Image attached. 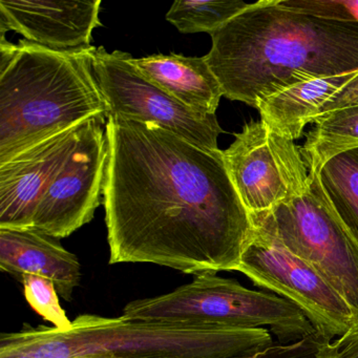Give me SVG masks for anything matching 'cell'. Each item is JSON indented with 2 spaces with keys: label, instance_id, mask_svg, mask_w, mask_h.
<instances>
[{
  "label": "cell",
  "instance_id": "6da1fadb",
  "mask_svg": "<svg viewBox=\"0 0 358 358\" xmlns=\"http://www.w3.org/2000/svg\"><path fill=\"white\" fill-rule=\"evenodd\" d=\"M103 196L110 264L186 274L238 269L253 231L223 152L150 123L108 117Z\"/></svg>",
  "mask_w": 358,
  "mask_h": 358
},
{
  "label": "cell",
  "instance_id": "7a4b0ae2",
  "mask_svg": "<svg viewBox=\"0 0 358 358\" xmlns=\"http://www.w3.org/2000/svg\"><path fill=\"white\" fill-rule=\"evenodd\" d=\"M210 36L204 57L223 95L255 108L303 81L358 71V22L301 13L280 0L252 3Z\"/></svg>",
  "mask_w": 358,
  "mask_h": 358
},
{
  "label": "cell",
  "instance_id": "3957f363",
  "mask_svg": "<svg viewBox=\"0 0 358 358\" xmlns=\"http://www.w3.org/2000/svg\"><path fill=\"white\" fill-rule=\"evenodd\" d=\"M96 47L50 49L0 39V164L90 119L108 118Z\"/></svg>",
  "mask_w": 358,
  "mask_h": 358
},
{
  "label": "cell",
  "instance_id": "277c9868",
  "mask_svg": "<svg viewBox=\"0 0 358 358\" xmlns=\"http://www.w3.org/2000/svg\"><path fill=\"white\" fill-rule=\"evenodd\" d=\"M72 328L24 324L6 335L12 351L27 358H248L274 345L268 329H234L173 322H133L83 314Z\"/></svg>",
  "mask_w": 358,
  "mask_h": 358
},
{
  "label": "cell",
  "instance_id": "5b68a950",
  "mask_svg": "<svg viewBox=\"0 0 358 358\" xmlns=\"http://www.w3.org/2000/svg\"><path fill=\"white\" fill-rule=\"evenodd\" d=\"M122 316L133 322L234 329L269 327L282 345L317 332L305 313L287 299L245 288L215 272L196 274L192 282L166 294L131 301Z\"/></svg>",
  "mask_w": 358,
  "mask_h": 358
},
{
  "label": "cell",
  "instance_id": "8992f818",
  "mask_svg": "<svg viewBox=\"0 0 358 358\" xmlns=\"http://www.w3.org/2000/svg\"><path fill=\"white\" fill-rule=\"evenodd\" d=\"M251 220L310 264L345 299L358 334V244L327 202L315 169H309L301 194Z\"/></svg>",
  "mask_w": 358,
  "mask_h": 358
},
{
  "label": "cell",
  "instance_id": "52a82bcc",
  "mask_svg": "<svg viewBox=\"0 0 358 358\" xmlns=\"http://www.w3.org/2000/svg\"><path fill=\"white\" fill-rule=\"evenodd\" d=\"M236 271L296 306L329 341L355 334L353 312L345 299L310 264L264 230L253 226Z\"/></svg>",
  "mask_w": 358,
  "mask_h": 358
},
{
  "label": "cell",
  "instance_id": "ba28073f",
  "mask_svg": "<svg viewBox=\"0 0 358 358\" xmlns=\"http://www.w3.org/2000/svg\"><path fill=\"white\" fill-rule=\"evenodd\" d=\"M125 52L96 48L93 70L108 106V117L158 125L208 150H219L223 133L215 115L194 112L144 78Z\"/></svg>",
  "mask_w": 358,
  "mask_h": 358
},
{
  "label": "cell",
  "instance_id": "9c48e42d",
  "mask_svg": "<svg viewBox=\"0 0 358 358\" xmlns=\"http://www.w3.org/2000/svg\"><path fill=\"white\" fill-rule=\"evenodd\" d=\"M232 184L250 215L271 210L301 194L309 183V167L293 140L250 121L222 150Z\"/></svg>",
  "mask_w": 358,
  "mask_h": 358
},
{
  "label": "cell",
  "instance_id": "30bf717a",
  "mask_svg": "<svg viewBox=\"0 0 358 358\" xmlns=\"http://www.w3.org/2000/svg\"><path fill=\"white\" fill-rule=\"evenodd\" d=\"M106 119H90L64 169L41 199L33 228L64 238L94 219L101 204L108 144Z\"/></svg>",
  "mask_w": 358,
  "mask_h": 358
},
{
  "label": "cell",
  "instance_id": "8fae6325",
  "mask_svg": "<svg viewBox=\"0 0 358 358\" xmlns=\"http://www.w3.org/2000/svg\"><path fill=\"white\" fill-rule=\"evenodd\" d=\"M87 122L0 164V228H33L41 199L76 148Z\"/></svg>",
  "mask_w": 358,
  "mask_h": 358
},
{
  "label": "cell",
  "instance_id": "7c38bea8",
  "mask_svg": "<svg viewBox=\"0 0 358 358\" xmlns=\"http://www.w3.org/2000/svg\"><path fill=\"white\" fill-rule=\"evenodd\" d=\"M100 8L101 0H0V33L14 31L60 51L91 47L94 30L102 27Z\"/></svg>",
  "mask_w": 358,
  "mask_h": 358
},
{
  "label": "cell",
  "instance_id": "4fadbf2b",
  "mask_svg": "<svg viewBox=\"0 0 358 358\" xmlns=\"http://www.w3.org/2000/svg\"><path fill=\"white\" fill-rule=\"evenodd\" d=\"M0 269L20 278L35 274L55 284L62 299L71 301L81 282V265L59 238L29 229L0 228Z\"/></svg>",
  "mask_w": 358,
  "mask_h": 358
},
{
  "label": "cell",
  "instance_id": "5bb4252c",
  "mask_svg": "<svg viewBox=\"0 0 358 358\" xmlns=\"http://www.w3.org/2000/svg\"><path fill=\"white\" fill-rule=\"evenodd\" d=\"M131 62L144 78L184 106L200 114L215 115L223 91L205 57L157 54Z\"/></svg>",
  "mask_w": 358,
  "mask_h": 358
},
{
  "label": "cell",
  "instance_id": "9a60e30c",
  "mask_svg": "<svg viewBox=\"0 0 358 358\" xmlns=\"http://www.w3.org/2000/svg\"><path fill=\"white\" fill-rule=\"evenodd\" d=\"M355 73L310 79L264 98L257 106L262 122L286 139H299L306 125L313 123L320 108Z\"/></svg>",
  "mask_w": 358,
  "mask_h": 358
},
{
  "label": "cell",
  "instance_id": "2e32d148",
  "mask_svg": "<svg viewBox=\"0 0 358 358\" xmlns=\"http://www.w3.org/2000/svg\"><path fill=\"white\" fill-rule=\"evenodd\" d=\"M315 169L327 202L358 244V148L338 152Z\"/></svg>",
  "mask_w": 358,
  "mask_h": 358
},
{
  "label": "cell",
  "instance_id": "e0dca14e",
  "mask_svg": "<svg viewBox=\"0 0 358 358\" xmlns=\"http://www.w3.org/2000/svg\"><path fill=\"white\" fill-rule=\"evenodd\" d=\"M301 154L309 169L338 152L358 148V106L333 110L313 121Z\"/></svg>",
  "mask_w": 358,
  "mask_h": 358
},
{
  "label": "cell",
  "instance_id": "ac0fdd59",
  "mask_svg": "<svg viewBox=\"0 0 358 358\" xmlns=\"http://www.w3.org/2000/svg\"><path fill=\"white\" fill-rule=\"evenodd\" d=\"M249 6L242 0H180L171 6L166 20L184 34L211 35Z\"/></svg>",
  "mask_w": 358,
  "mask_h": 358
},
{
  "label": "cell",
  "instance_id": "d6986e66",
  "mask_svg": "<svg viewBox=\"0 0 358 358\" xmlns=\"http://www.w3.org/2000/svg\"><path fill=\"white\" fill-rule=\"evenodd\" d=\"M20 280L27 301L43 320L60 330L72 328L73 322L62 309L57 288L51 280L35 274H24Z\"/></svg>",
  "mask_w": 358,
  "mask_h": 358
},
{
  "label": "cell",
  "instance_id": "ffe728a7",
  "mask_svg": "<svg viewBox=\"0 0 358 358\" xmlns=\"http://www.w3.org/2000/svg\"><path fill=\"white\" fill-rule=\"evenodd\" d=\"M285 7L317 17L357 22L343 0H282Z\"/></svg>",
  "mask_w": 358,
  "mask_h": 358
},
{
  "label": "cell",
  "instance_id": "44dd1931",
  "mask_svg": "<svg viewBox=\"0 0 358 358\" xmlns=\"http://www.w3.org/2000/svg\"><path fill=\"white\" fill-rule=\"evenodd\" d=\"M358 106V71L351 80L348 81L339 91H337L318 110L317 117L324 116L333 110L349 106ZM314 119V120H315ZM313 120V121H314Z\"/></svg>",
  "mask_w": 358,
  "mask_h": 358
},
{
  "label": "cell",
  "instance_id": "7402d4cb",
  "mask_svg": "<svg viewBox=\"0 0 358 358\" xmlns=\"http://www.w3.org/2000/svg\"><path fill=\"white\" fill-rule=\"evenodd\" d=\"M329 358H358V334L343 337L331 343Z\"/></svg>",
  "mask_w": 358,
  "mask_h": 358
},
{
  "label": "cell",
  "instance_id": "603a6c76",
  "mask_svg": "<svg viewBox=\"0 0 358 358\" xmlns=\"http://www.w3.org/2000/svg\"><path fill=\"white\" fill-rule=\"evenodd\" d=\"M343 1L358 22V0H343Z\"/></svg>",
  "mask_w": 358,
  "mask_h": 358
},
{
  "label": "cell",
  "instance_id": "cb8c5ba5",
  "mask_svg": "<svg viewBox=\"0 0 358 358\" xmlns=\"http://www.w3.org/2000/svg\"><path fill=\"white\" fill-rule=\"evenodd\" d=\"M259 354H261V353H259ZM259 354H257V355H255V356H252V357H248V358H259Z\"/></svg>",
  "mask_w": 358,
  "mask_h": 358
}]
</instances>
